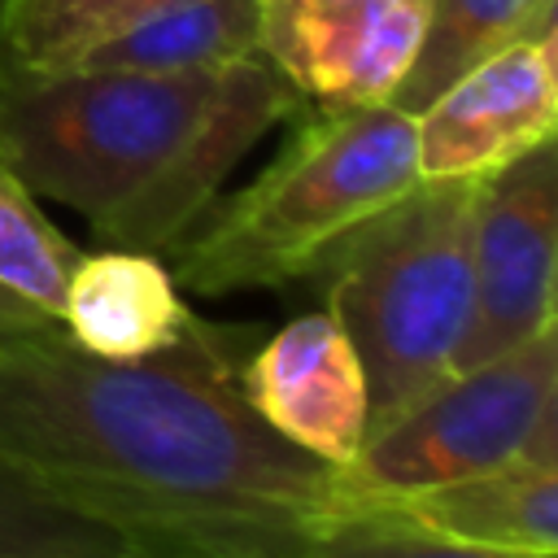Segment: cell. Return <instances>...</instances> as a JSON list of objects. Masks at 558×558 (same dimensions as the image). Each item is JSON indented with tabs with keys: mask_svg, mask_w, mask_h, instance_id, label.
I'll use <instances>...</instances> for the list:
<instances>
[{
	"mask_svg": "<svg viewBox=\"0 0 558 558\" xmlns=\"http://www.w3.org/2000/svg\"><path fill=\"white\" fill-rule=\"evenodd\" d=\"M558 262V144L545 140L480 179L471 227V323L453 371L484 366L554 318Z\"/></svg>",
	"mask_w": 558,
	"mask_h": 558,
	"instance_id": "obj_6",
	"label": "cell"
},
{
	"mask_svg": "<svg viewBox=\"0 0 558 558\" xmlns=\"http://www.w3.org/2000/svg\"><path fill=\"white\" fill-rule=\"evenodd\" d=\"M554 418L558 327L484 366L453 371L401 418L371 432L340 466V514L506 466Z\"/></svg>",
	"mask_w": 558,
	"mask_h": 558,
	"instance_id": "obj_5",
	"label": "cell"
},
{
	"mask_svg": "<svg viewBox=\"0 0 558 558\" xmlns=\"http://www.w3.org/2000/svg\"><path fill=\"white\" fill-rule=\"evenodd\" d=\"M296 113L301 96L262 52L222 65L214 92L205 96L170 157L131 201H122L109 218L92 227L96 240L109 248L170 253L218 201L222 179L244 161V153L270 126Z\"/></svg>",
	"mask_w": 558,
	"mask_h": 558,
	"instance_id": "obj_7",
	"label": "cell"
},
{
	"mask_svg": "<svg viewBox=\"0 0 558 558\" xmlns=\"http://www.w3.org/2000/svg\"><path fill=\"white\" fill-rule=\"evenodd\" d=\"M558 0H432L423 44L401 78L392 105L418 113L462 70L501 52L506 44L558 31Z\"/></svg>",
	"mask_w": 558,
	"mask_h": 558,
	"instance_id": "obj_15",
	"label": "cell"
},
{
	"mask_svg": "<svg viewBox=\"0 0 558 558\" xmlns=\"http://www.w3.org/2000/svg\"><path fill=\"white\" fill-rule=\"evenodd\" d=\"M296 118L279 157L235 196L214 201L170 248L179 288L231 296L310 279L349 231L423 183L414 113L392 100Z\"/></svg>",
	"mask_w": 558,
	"mask_h": 558,
	"instance_id": "obj_2",
	"label": "cell"
},
{
	"mask_svg": "<svg viewBox=\"0 0 558 558\" xmlns=\"http://www.w3.org/2000/svg\"><path fill=\"white\" fill-rule=\"evenodd\" d=\"M0 558H209L183 536L100 510L0 462Z\"/></svg>",
	"mask_w": 558,
	"mask_h": 558,
	"instance_id": "obj_13",
	"label": "cell"
},
{
	"mask_svg": "<svg viewBox=\"0 0 558 558\" xmlns=\"http://www.w3.org/2000/svg\"><path fill=\"white\" fill-rule=\"evenodd\" d=\"M257 331L205 327L144 362L70 336L0 349V462L209 558H292L340 514V466L288 445L240 392Z\"/></svg>",
	"mask_w": 558,
	"mask_h": 558,
	"instance_id": "obj_1",
	"label": "cell"
},
{
	"mask_svg": "<svg viewBox=\"0 0 558 558\" xmlns=\"http://www.w3.org/2000/svg\"><path fill=\"white\" fill-rule=\"evenodd\" d=\"M266 0H166L96 44L83 70H140L183 74L218 70L262 52Z\"/></svg>",
	"mask_w": 558,
	"mask_h": 558,
	"instance_id": "obj_14",
	"label": "cell"
},
{
	"mask_svg": "<svg viewBox=\"0 0 558 558\" xmlns=\"http://www.w3.org/2000/svg\"><path fill=\"white\" fill-rule=\"evenodd\" d=\"M166 0H4L0 78L78 65L96 44Z\"/></svg>",
	"mask_w": 558,
	"mask_h": 558,
	"instance_id": "obj_16",
	"label": "cell"
},
{
	"mask_svg": "<svg viewBox=\"0 0 558 558\" xmlns=\"http://www.w3.org/2000/svg\"><path fill=\"white\" fill-rule=\"evenodd\" d=\"M357 510H384L458 545L558 558V418L545 423L527 453L506 466Z\"/></svg>",
	"mask_w": 558,
	"mask_h": 558,
	"instance_id": "obj_11",
	"label": "cell"
},
{
	"mask_svg": "<svg viewBox=\"0 0 558 558\" xmlns=\"http://www.w3.org/2000/svg\"><path fill=\"white\" fill-rule=\"evenodd\" d=\"M270 4H318V0H270Z\"/></svg>",
	"mask_w": 558,
	"mask_h": 558,
	"instance_id": "obj_20",
	"label": "cell"
},
{
	"mask_svg": "<svg viewBox=\"0 0 558 558\" xmlns=\"http://www.w3.org/2000/svg\"><path fill=\"white\" fill-rule=\"evenodd\" d=\"M432 0L270 4L262 57L301 96V109H353L397 96L423 44Z\"/></svg>",
	"mask_w": 558,
	"mask_h": 558,
	"instance_id": "obj_9",
	"label": "cell"
},
{
	"mask_svg": "<svg viewBox=\"0 0 558 558\" xmlns=\"http://www.w3.org/2000/svg\"><path fill=\"white\" fill-rule=\"evenodd\" d=\"M558 131V31L506 44L414 113L423 179H484Z\"/></svg>",
	"mask_w": 558,
	"mask_h": 558,
	"instance_id": "obj_8",
	"label": "cell"
},
{
	"mask_svg": "<svg viewBox=\"0 0 558 558\" xmlns=\"http://www.w3.org/2000/svg\"><path fill=\"white\" fill-rule=\"evenodd\" d=\"M240 392L296 449L344 466L366 436V375L340 331L318 310L257 340L240 362Z\"/></svg>",
	"mask_w": 558,
	"mask_h": 558,
	"instance_id": "obj_10",
	"label": "cell"
},
{
	"mask_svg": "<svg viewBox=\"0 0 558 558\" xmlns=\"http://www.w3.org/2000/svg\"><path fill=\"white\" fill-rule=\"evenodd\" d=\"M218 70H48L0 78V166L92 227L170 157Z\"/></svg>",
	"mask_w": 558,
	"mask_h": 558,
	"instance_id": "obj_4",
	"label": "cell"
},
{
	"mask_svg": "<svg viewBox=\"0 0 558 558\" xmlns=\"http://www.w3.org/2000/svg\"><path fill=\"white\" fill-rule=\"evenodd\" d=\"M52 336H65V327H61L57 314H48L35 301L0 288V349L31 344V340H52Z\"/></svg>",
	"mask_w": 558,
	"mask_h": 558,
	"instance_id": "obj_19",
	"label": "cell"
},
{
	"mask_svg": "<svg viewBox=\"0 0 558 558\" xmlns=\"http://www.w3.org/2000/svg\"><path fill=\"white\" fill-rule=\"evenodd\" d=\"M475 196L480 179H423L349 231L314 270L323 310L366 375V436L453 375L471 323Z\"/></svg>",
	"mask_w": 558,
	"mask_h": 558,
	"instance_id": "obj_3",
	"label": "cell"
},
{
	"mask_svg": "<svg viewBox=\"0 0 558 558\" xmlns=\"http://www.w3.org/2000/svg\"><path fill=\"white\" fill-rule=\"evenodd\" d=\"M292 558H545V554H510V549H480L432 536L405 519L384 510H349L323 523Z\"/></svg>",
	"mask_w": 558,
	"mask_h": 558,
	"instance_id": "obj_18",
	"label": "cell"
},
{
	"mask_svg": "<svg viewBox=\"0 0 558 558\" xmlns=\"http://www.w3.org/2000/svg\"><path fill=\"white\" fill-rule=\"evenodd\" d=\"M83 257L48 214L35 205V192L0 166V288L35 301L48 314H61L65 279Z\"/></svg>",
	"mask_w": 558,
	"mask_h": 558,
	"instance_id": "obj_17",
	"label": "cell"
},
{
	"mask_svg": "<svg viewBox=\"0 0 558 558\" xmlns=\"http://www.w3.org/2000/svg\"><path fill=\"white\" fill-rule=\"evenodd\" d=\"M0 9H4V0H0Z\"/></svg>",
	"mask_w": 558,
	"mask_h": 558,
	"instance_id": "obj_21",
	"label": "cell"
},
{
	"mask_svg": "<svg viewBox=\"0 0 558 558\" xmlns=\"http://www.w3.org/2000/svg\"><path fill=\"white\" fill-rule=\"evenodd\" d=\"M57 318L74 349L105 362H144L192 344L209 327L187 310L157 253L109 244L74 262Z\"/></svg>",
	"mask_w": 558,
	"mask_h": 558,
	"instance_id": "obj_12",
	"label": "cell"
}]
</instances>
